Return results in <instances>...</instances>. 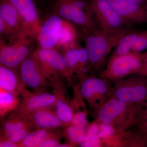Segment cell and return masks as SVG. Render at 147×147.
Masks as SVG:
<instances>
[{"instance_id": "7402d4cb", "label": "cell", "mask_w": 147, "mask_h": 147, "mask_svg": "<svg viewBox=\"0 0 147 147\" xmlns=\"http://www.w3.org/2000/svg\"><path fill=\"white\" fill-rule=\"evenodd\" d=\"M54 129H38L32 131L19 144V147H36L48 139L55 132Z\"/></svg>"}, {"instance_id": "9a60e30c", "label": "cell", "mask_w": 147, "mask_h": 147, "mask_svg": "<svg viewBox=\"0 0 147 147\" xmlns=\"http://www.w3.org/2000/svg\"><path fill=\"white\" fill-rule=\"evenodd\" d=\"M18 11L29 32L36 37L42 25L34 0H9Z\"/></svg>"}, {"instance_id": "cb8c5ba5", "label": "cell", "mask_w": 147, "mask_h": 147, "mask_svg": "<svg viewBox=\"0 0 147 147\" xmlns=\"http://www.w3.org/2000/svg\"><path fill=\"white\" fill-rule=\"evenodd\" d=\"M88 127L70 123L65 130L69 143L73 147L79 146L86 137Z\"/></svg>"}, {"instance_id": "d6a6232c", "label": "cell", "mask_w": 147, "mask_h": 147, "mask_svg": "<svg viewBox=\"0 0 147 147\" xmlns=\"http://www.w3.org/2000/svg\"><path fill=\"white\" fill-rule=\"evenodd\" d=\"M134 126L137 127L147 136V119L138 123Z\"/></svg>"}, {"instance_id": "ba28073f", "label": "cell", "mask_w": 147, "mask_h": 147, "mask_svg": "<svg viewBox=\"0 0 147 147\" xmlns=\"http://www.w3.org/2000/svg\"><path fill=\"white\" fill-rule=\"evenodd\" d=\"M34 54L50 83L59 82V75L71 82L74 76L69 68L65 57L57 49L38 48L34 51Z\"/></svg>"}, {"instance_id": "1f68e13d", "label": "cell", "mask_w": 147, "mask_h": 147, "mask_svg": "<svg viewBox=\"0 0 147 147\" xmlns=\"http://www.w3.org/2000/svg\"><path fill=\"white\" fill-rule=\"evenodd\" d=\"M0 147H19L18 145L10 140L7 139H1L0 142Z\"/></svg>"}, {"instance_id": "83f0119b", "label": "cell", "mask_w": 147, "mask_h": 147, "mask_svg": "<svg viewBox=\"0 0 147 147\" xmlns=\"http://www.w3.org/2000/svg\"><path fill=\"white\" fill-rule=\"evenodd\" d=\"M79 146L101 147L103 146V145L101 139L98 137L97 131L88 129L86 137Z\"/></svg>"}, {"instance_id": "4dcf8cb0", "label": "cell", "mask_w": 147, "mask_h": 147, "mask_svg": "<svg viewBox=\"0 0 147 147\" xmlns=\"http://www.w3.org/2000/svg\"><path fill=\"white\" fill-rule=\"evenodd\" d=\"M147 119V98L141 105L138 106L135 125L140 122Z\"/></svg>"}, {"instance_id": "ac0fdd59", "label": "cell", "mask_w": 147, "mask_h": 147, "mask_svg": "<svg viewBox=\"0 0 147 147\" xmlns=\"http://www.w3.org/2000/svg\"><path fill=\"white\" fill-rule=\"evenodd\" d=\"M14 69L1 65L0 88L18 94L23 87L20 75Z\"/></svg>"}, {"instance_id": "e0dca14e", "label": "cell", "mask_w": 147, "mask_h": 147, "mask_svg": "<svg viewBox=\"0 0 147 147\" xmlns=\"http://www.w3.org/2000/svg\"><path fill=\"white\" fill-rule=\"evenodd\" d=\"M0 18L15 35L24 33L31 34L18 11L9 0H1Z\"/></svg>"}, {"instance_id": "5bb4252c", "label": "cell", "mask_w": 147, "mask_h": 147, "mask_svg": "<svg viewBox=\"0 0 147 147\" xmlns=\"http://www.w3.org/2000/svg\"><path fill=\"white\" fill-rule=\"evenodd\" d=\"M126 26L147 24V10L134 3L121 0H109Z\"/></svg>"}, {"instance_id": "f1b7e54d", "label": "cell", "mask_w": 147, "mask_h": 147, "mask_svg": "<svg viewBox=\"0 0 147 147\" xmlns=\"http://www.w3.org/2000/svg\"><path fill=\"white\" fill-rule=\"evenodd\" d=\"M146 50H147V30L140 32L137 41L132 48V52L142 53Z\"/></svg>"}, {"instance_id": "ffe728a7", "label": "cell", "mask_w": 147, "mask_h": 147, "mask_svg": "<svg viewBox=\"0 0 147 147\" xmlns=\"http://www.w3.org/2000/svg\"><path fill=\"white\" fill-rule=\"evenodd\" d=\"M61 85L54 87V94L57 96V99L55 105V113L61 121L63 126L67 127L70 124L74 113L71 105L62 94Z\"/></svg>"}, {"instance_id": "e575fe53", "label": "cell", "mask_w": 147, "mask_h": 147, "mask_svg": "<svg viewBox=\"0 0 147 147\" xmlns=\"http://www.w3.org/2000/svg\"><path fill=\"white\" fill-rule=\"evenodd\" d=\"M143 75L147 76V51L144 53V69Z\"/></svg>"}, {"instance_id": "3957f363", "label": "cell", "mask_w": 147, "mask_h": 147, "mask_svg": "<svg viewBox=\"0 0 147 147\" xmlns=\"http://www.w3.org/2000/svg\"><path fill=\"white\" fill-rule=\"evenodd\" d=\"M36 38L29 33L18 35L9 40L1 39L0 63L18 69L22 63L33 53Z\"/></svg>"}, {"instance_id": "4fadbf2b", "label": "cell", "mask_w": 147, "mask_h": 147, "mask_svg": "<svg viewBox=\"0 0 147 147\" xmlns=\"http://www.w3.org/2000/svg\"><path fill=\"white\" fill-rule=\"evenodd\" d=\"M63 19L53 13L42 23L36 37L38 48L56 49Z\"/></svg>"}, {"instance_id": "9c48e42d", "label": "cell", "mask_w": 147, "mask_h": 147, "mask_svg": "<svg viewBox=\"0 0 147 147\" xmlns=\"http://www.w3.org/2000/svg\"><path fill=\"white\" fill-rule=\"evenodd\" d=\"M80 83L79 90L82 97L94 111L111 97L113 83L108 79L89 75Z\"/></svg>"}, {"instance_id": "f546056e", "label": "cell", "mask_w": 147, "mask_h": 147, "mask_svg": "<svg viewBox=\"0 0 147 147\" xmlns=\"http://www.w3.org/2000/svg\"><path fill=\"white\" fill-rule=\"evenodd\" d=\"M60 136L59 134L55 131L50 137H49L43 143H42L40 147H58L60 144Z\"/></svg>"}, {"instance_id": "30bf717a", "label": "cell", "mask_w": 147, "mask_h": 147, "mask_svg": "<svg viewBox=\"0 0 147 147\" xmlns=\"http://www.w3.org/2000/svg\"><path fill=\"white\" fill-rule=\"evenodd\" d=\"M22 85L34 92H46L49 82L34 52L18 68Z\"/></svg>"}, {"instance_id": "2e32d148", "label": "cell", "mask_w": 147, "mask_h": 147, "mask_svg": "<svg viewBox=\"0 0 147 147\" xmlns=\"http://www.w3.org/2000/svg\"><path fill=\"white\" fill-rule=\"evenodd\" d=\"M51 108H44L21 115L33 128H57L63 126L55 112Z\"/></svg>"}, {"instance_id": "7a4b0ae2", "label": "cell", "mask_w": 147, "mask_h": 147, "mask_svg": "<svg viewBox=\"0 0 147 147\" xmlns=\"http://www.w3.org/2000/svg\"><path fill=\"white\" fill-rule=\"evenodd\" d=\"M138 110L137 105L110 98L94 111V121L110 125L115 131H123L134 126Z\"/></svg>"}, {"instance_id": "d590c367", "label": "cell", "mask_w": 147, "mask_h": 147, "mask_svg": "<svg viewBox=\"0 0 147 147\" xmlns=\"http://www.w3.org/2000/svg\"><path fill=\"white\" fill-rule=\"evenodd\" d=\"M73 147L70 144H60L58 146V147Z\"/></svg>"}, {"instance_id": "484cf974", "label": "cell", "mask_w": 147, "mask_h": 147, "mask_svg": "<svg viewBox=\"0 0 147 147\" xmlns=\"http://www.w3.org/2000/svg\"><path fill=\"white\" fill-rule=\"evenodd\" d=\"M27 126L32 127L25 119L17 113L15 115L11 117L3 123L2 126V136Z\"/></svg>"}, {"instance_id": "603a6c76", "label": "cell", "mask_w": 147, "mask_h": 147, "mask_svg": "<svg viewBox=\"0 0 147 147\" xmlns=\"http://www.w3.org/2000/svg\"><path fill=\"white\" fill-rule=\"evenodd\" d=\"M0 90V114L3 117L18 108L21 100L17 94Z\"/></svg>"}, {"instance_id": "44dd1931", "label": "cell", "mask_w": 147, "mask_h": 147, "mask_svg": "<svg viewBox=\"0 0 147 147\" xmlns=\"http://www.w3.org/2000/svg\"><path fill=\"white\" fill-rule=\"evenodd\" d=\"M140 32L133 30L123 37L113 48L109 58L126 55L132 52Z\"/></svg>"}, {"instance_id": "6da1fadb", "label": "cell", "mask_w": 147, "mask_h": 147, "mask_svg": "<svg viewBox=\"0 0 147 147\" xmlns=\"http://www.w3.org/2000/svg\"><path fill=\"white\" fill-rule=\"evenodd\" d=\"M79 33L88 56L92 72L98 75L106 65L110 53L123 37L134 29L109 34L98 28H80Z\"/></svg>"}, {"instance_id": "7c38bea8", "label": "cell", "mask_w": 147, "mask_h": 147, "mask_svg": "<svg viewBox=\"0 0 147 147\" xmlns=\"http://www.w3.org/2000/svg\"><path fill=\"white\" fill-rule=\"evenodd\" d=\"M106 147H147V136L137 127L115 131L103 140Z\"/></svg>"}, {"instance_id": "836d02e7", "label": "cell", "mask_w": 147, "mask_h": 147, "mask_svg": "<svg viewBox=\"0 0 147 147\" xmlns=\"http://www.w3.org/2000/svg\"><path fill=\"white\" fill-rule=\"evenodd\" d=\"M121 1L134 3L141 6L147 10V0H121Z\"/></svg>"}, {"instance_id": "4316f807", "label": "cell", "mask_w": 147, "mask_h": 147, "mask_svg": "<svg viewBox=\"0 0 147 147\" xmlns=\"http://www.w3.org/2000/svg\"><path fill=\"white\" fill-rule=\"evenodd\" d=\"M32 128L31 126L26 127L17 131L3 135L1 139H9L19 146V144L32 131Z\"/></svg>"}, {"instance_id": "d6986e66", "label": "cell", "mask_w": 147, "mask_h": 147, "mask_svg": "<svg viewBox=\"0 0 147 147\" xmlns=\"http://www.w3.org/2000/svg\"><path fill=\"white\" fill-rule=\"evenodd\" d=\"M76 27L71 22L63 19L56 49H62L64 51L79 44L78 41L80 35Z\"/></svg>"}, {"instance_id": "8992f818", "label": "cell", "mask_w": 147, "mask_h": 147, "mask_svg": "<svg viewBox=\"0 0 147 147\" xmlns=\"http://www.w3.org/2000/svg\"><path fill=\"white\" fill-rule=\"evenodd\" d=\"M113 83L111 98L138 106L147 98V76L134 74Z\"/></svg>"}, {"instance_id": "d4e9b609", "label": "cell", "mask_w": 147, "mask_h": 147, "mask_svg": "<svg viewBox=\"0 0 147 147\" xmlns=\"http://www.w3.org/2000/svg\"><path fill=\"white\" fill-rule=\"evenodd\" d=\"M80 47L78 44L63 51L67 65L73 76L76 75L81 68Z\"/></svg>"}, {"instance_id": "277c9868", "label": "cell", "mask_w": 147, "mask_h": 147, "mask_svg": "<svg viewBox=\"0 0 147 147\" xmlns=\"http://www.w3.org/2000/svg\"><path fill=\"white\" fill-rule=\"evenodd\" d=\"M51 8L53 13L77 27L98 28L88 0H53Z\"/></svg>"}, {"instance_id": "52a82bcc", "label": "cell", "mask_w": 147, "mask_h": 147, "mask_svg": "<svg viewBox=\"0 0 147 147\" xmlns=\"http://www.w3.org/2000/svg\"><path fill=\"white\" fill-rule=\"evenodd\" d=\"M98 28L109 34H115L129 29L109 0H88Z\"/></svg>"}, {"instance_id": "5b68a950", "label": "cell", "mask_w": 147, "mask_h": 147, "mask_svg": "<svg viewBox=\"0 0 147 147\" xmlns=\"http://www.w3.org/2000/svg\"><path fill=\"white\" fill-rule=\"evenodd\" d=\"M144 54L131 52L108 59L106 65L98 75L115 82L134 74L143 75Z\"/></svg>"}, {"instance_id": "8fae6325", "label": "cell", "mask_w": 147, "mask_h": 147, "mask_svg": "<svg viewBox=\"0 0 147 147\" xmlns=\"http://www.w3.org/2000/svg\"><path fill=\"white\" fill-rule=\"evenodd\" d=\"M22 96L18 113L26 115L36 110L51 108L55 106L57 98L55 94L47 92H34L23 87L20 92Z\"/></svg>"}]
</instances>
